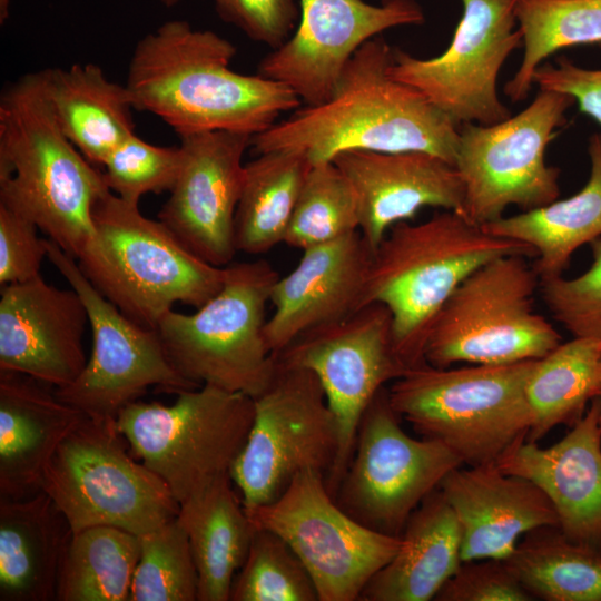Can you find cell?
I'll return each instance as SVG.
<instances>
[{"mask_svg": "<svg viewBox=\"0 0 601 601\" xmlns=\"http://www.w3.org/2000/svg\"><path fill=\"white\" fill-rule=\"evenodd\" d=\"M236 47L210 30L169 20L138 42L126 87L136 110L148 111L180 137L230 131L258 135L302 100L286 85L233 71Z\"/></svg>", "mask_w": 601, "mask_h": 601, "instance_id": "cell-1", "label": "cell"}, {"mask_svg": "<svg viewBox=\"0 0 601 601\" xmlns=\"http://www.w3.org/2000/svg\"><path fill=\"white\" fill-rule=\"evenodd\" d=\"M392 59L393 49L382 36L367 40L326 101L298 107L253 136V151L296 150L316 164L346 150H420L454 166L460 127L416 89L393 79Z\"/></svg>", "mask_w": 601, "mask_h": 601, "instance_id": "cell-2", "label": "cell"}, {"mask_svg": "<svg viewBox=\"0 0 601 601\" xmlns=\"http://www.w3.org/2000/svg\"><path fill=\"white\" fill-rule=\"evenodd\" d=\"M106 189L102 171L62 131L43 70L9 85L0 97V205L77 259L93 234V204Z\"/></svg>", "mask_w": 601, "mask_h": 601, "instance_id": "cell-3", "label": "cell"}, {"mask_svg": "<svg viewBox=\"0 0 601 601\" xmlns=\"http://www.w3.org/2000/svg\"><path fill=\"white\" fill-rule=\"evenodd\" d=\"M508 255L535 256L455 210L397 223L373 252L362 306L381 303L390 311L396 354L407 368L416 366L425 362L427 334L447 298L474 270Z\"/></svg>", "mask_w": 601, "mask_h": 601, "instance_id": "cell-4", "label": "cell"}, {"mask_svg": "<svg viewBox=\"0 0 601 601\" xmlns=\"http://www.w3.org/2000/svg\"><path fill=\"white\" fill-rule=\"evenodd\" d=\"M91 217L93 234L78 265L104 297L139 325L155 329L174 304L197 308L221 288L226 266L199 258L137 204L106 189Z\"/></svg>", "mask_w": 601, "mask_h": 601, "instance_id": "cell-5", "label": "cell"}, {"mask_svg": "<svg viewBox=\"0 0 601 601\" xmlns=\"http://www.w3.org/2000/svg\"><path fill=\"white\" fill-rule=\"evenodd\" d=\"M536 359L410 367L387 387L392 407L421 437L450 447L467 466L496 463L526 440V383Z\"/></svg>", "mask_w": 601, "mask_h": 601, "instance_id": "cell-6", "label": "cell"}, {"mask_svg": "<svg viewBox=\"0 0 601 601\" xmlns=\"http://www.w3.org/2000/svg\"><path fill=\"white\" fill-rule=\"evenodd\" d=\"M278 277L262 258L230 263L221 288L194 313H166L155 331L173 367L197 385L263 393L277 368L264 327Z\"/></svg>", "mask_w": 601, "mask_h": 601, "instance_id": "cell-7", "label": "cell"}, {"mask_svg": "<svg viewBox=\"0 0 601 601\" xmlns=\"http://www.w3.org/2000/svg\"><path fill=\"white\" fill-rule=\"evenodd\" d=\"M539 286L540 278L523 255L497 257L481 266L437 313L426 337L425 362L450 367L542 358L562 337L535 312Z\"/></svg>", "mask_w": 601, "mask_h": 601, "instance_id": "cell-8", "label": "cell"}, {"mask_svg": "<svg viewBox=\"0 0 601 601\" xmlns=\"http://www.w3.org/2000/svg\"><path fill=\"white\" fill-rule=\"evenodd\" d=\"M115 418L83 415L47 464L41 491L72 533L110 525L137 535L175 519L179 503L165 482L129 454Z\"/></svg>", "mask_w": 601, "mask_h": 601, "instance_id": "cell-9", "label": "cell"}, {"mask_svg": "<svg viewBox=\"0 0 601 601\" xmlns=\"http://www.w3.org/2000/svg\"><path fill=\"white\" fill-rule=\"evenodd\" d=\"M176 395L171 405L135 401L116 424L180 504L230 474L253 423L254 398L208 384Z\"/></svg>", "mask_w": 601, "mask_h": 601, "instance_id": "cell-10", "label": "cell"}, {"mask_svg": "<svg viewBox=\"0 0 601 601\" xmlns=\"http://www.w3.org/2000/svg\"><path fill=\"white\" fill-rule=\"evenodd\" d=\"M573 102L569 95L540 90L526 108L503 121L461 125L454 162L464 186L460 213L483 226L503 217L510 206L525 211L556 200L560 170L546 164L545 151Z\"/></svg>", "mask_w": 601, "mask_h": 601, "instance_id": "cell-11", "label": "cell"}, {"mask_svg": "<svg viewBox=\"0 0 601 601\" xmlns=\"http://www.w3.org/2000/svg\"><path fill=\"white\" fill-rule=\"evenodd\" d=\"M338 449V425L317 376L277 363L272 382L254 398L253 423L230 477L244 508H255L276 500L303 471L327 476Z\"/></svg>", "mask_w": 601, "mask_h": 601, "instance_id": "cell-12", "label": "cell"}, {"mask_svg": "<svg viewBox=\"0 0 601 601\" xmlns=\"http://www.w3.org/2000/svg\"><path fill=\"white\" fill-rule=\"evenodd\" d=\"M387 387L366 407L354 450L334 499L361 524L401 536L413 511L462 460L443 443L410 436Z\"/></svg>", "mask_w": 601, "mask_h": 601, "instance_id": "cell-13", "label": "cell"}, {"mask_svg": "<svg viewBox=\"0 0 601 601\" xmlns=\"http://www.w3.org/2000/svg\"><path fill=\"white\" fill-rule=\"evenodd\" d=\"M255 528L278 534L302 560L319 601H356L386 565L401 536L372 530L348 515L326 485L325 474H297L274 501L245 508Z\"/></svg>", "mask_w": 601, "mask_h": 601, "instance_id": "cell-14", "label": "cell"}, {"mask_svg": "<svg viewBox=\"0 0 601 601\" xmlns=\"http://www.w3.org/2000/svg\"><path fill=\"white\" fill-rule=\"evenodd\" d=\"M275 359L313 372L335 415L339 449L326 476L334 497L352 457L363 413L386 384L407 370L394 348L391 313L381 303L366 304L339 321L299 335Z\"/></svg>", "mask_w": 601, "mask_h": 601, "instance_id": "cell-15", "label": "cell"}, {"mask_svg": "<svg viewBox=\"0 0 601 601\" xmlns=\"http://www.w3.org/2000/svg\"><path fill=\"white\" fill-rule=\"evenodd\" d=\"M47 258L81 297L92 333L90 357L68 386L56 388L63 402L92 418H115L149 387L178 393L197 388L168 361L157 332L139 325L104 297L76 258L46 239Z\"/></svg>", "mask_w": 601, "mask_h": 601, "instance_id": "cell-16", "label": "cell"}, {"mask_svg": "<svg viewBox=\"0 0 601 601\" xmlns=\"http://www.w3.org/2000/svg\"><path fill=\"white\" fill-rule=\"evenodd\" d=\"M463 13L440 56L421 59L393 49L390 76L406 83L459 127L493 125L511 117L497 93L509 56L522 46L515 0H461Z\"/></svg>", "mask_w": 601, "mask_h": 601, "instance_id": "cell-17", "label": "cell"}, {"mask_svg": "<svg viewBox=\"0 0 601 601\" xmlns=\"http://www.w3.org/2000/svg\"><path fill=\"white\" fill-rule=\"evenodd\" d=\"M416 0H300L294 33L258 63V75L290 88L308 106L326 101L356 50L384 30L422 24Z\"/></svg>", "mask_w": 601, "mask_h": 601, "instance_id": "cell-18", "label": "cell"}, {"mask_svg": "<svg viewBox=\"0 0 601 601\" xmlns=\"http://www.w3.org/2000/svg\"><path fill=\"white\" fill-rule=\"evenodd\" d=\"M250 139L230 131L180 137L181 166L158 213L189 250L214 266L229 265L237 253L234 220Z\"/></svg>", "mask_w": 601, "mask_h": 601, "instance_id": "cell-19", "label": "cell"}, {"mask_svg": "<svg viewBox=\"0 0 601 601\" xmlns=\"http://www.w3.org/2000/svg\"><path fill=\"white\" fill-rule=\"evenodd\" d=\"M87 308L73 289L41 275L1 286L0 370L32 376L55 388L71 384L87 364Z\"/></svg>", "mask_w": 601, "mask_h": 601, "instance_id": "cell-20", "label": "cell"}, {"mask_svg": "<svg viewBox=\"0 0 601 601\" xmlns=\"http://www.w3.org/2000/svg\"><path fill=\"white\" fill-rule=\"evenodd\" d=\"M332 161L355 191L359 233L373 252L395 224L411 221L423 207L462 210L460 174L436 155L346 150Z\"/></svg>", "mask_w": 601, "mask_h": 601, "instance_id": "cell-21", "label": "cell"}, {"mask_svg": "<svg viewBox=\"0 0 601 601\" xmlns=\"http://www.w3.org/2000/svg\"><path fill=\"white\" fill-rule=\"evenodd\" d=\"M373 250L359 230L303 250L296 267L273 285L264 335L275 356L299 335L362 306Z\"/></svg>", "mask_w": 601, "mask_h": 601, "instance_id": "cell-22", "label": "cell"}, {"mask_svg": "<svg viewBox=\"0 0 601 601\" xmlns=\"http://www.w3.org/2000/svg\"><path fill=\"white\" fill-rule=\"evenodd\" d=\"M496 465L544 492L568 539L601 552V430L595 398L562 440L548 447L520 442Z\"/></svg>", "mask_w": 601, "mask_h": 601, "instance_id": "cell-23", "label": "cell"}, {"mask_svg": "<svg viewBox=\"0 0 601 601\" xmlns=\"http://www.w3.org/2000/svg\"><path fill=\"white\" fill-rule=\"evenodd\" d=\"M440 490L460 524L462 562L506 560L521 536L544 526L559 528L544 492L526 479L502 472L496 463L456 467Z\"/></svg>", "mask_w": 601, "mask_h": 601, "instance_id": "cell-24", "label": "cell"}, {"mask_svg": "<svg viewBox=\"0 0 601 601\" xmlns=\"http://www.w3.org/2000/svg\"><path fill=\"white\" fill-rule=\"evenodd\" d=\"M83 415L59 398L53 386L0 370V497L41 491L47 464Z\"/></svg>", "mask_w": 601, "mask_h": 601, "instance_id": "cell-25", "label": "cell"}, {"mask_svg": "<svg viewBox=\"0 0 601 601\" xmlns=\"http://www.w3.org/2000/svg\"><path fill=\"white\" fill-rule=\"evenodd\" d=\"M71 536L68 520L43 491L0 497V601L56 600Z\"/></svg>", "mask_w": 601, "mask_h": 601, "instance_id": "cell-26", "label": "cell"}, {"mask_svg": "<svg viewBox=\"0 0 601 601\" xmlns=\"http://www.w3.org/2000/svg\"><path fill=\"white\" fill-rule=\"evenodd\" d=\"M462 535L439 489L407 519L393 559L365 585L361 601H428L462 564Z\"/></svg>", "mask_w": 601, "mask_h": 601, "instance_id": "cell-27", "label": "cell"}, {"mask_svg": "<svg viewBox=\"0 0 601 601\" xmlns=\"http://www.w3.org/2000/svg\"><path fill=\"white\" fill-rule=\"evenodd\" d=\"M47 92L58 122L93 165L135 134V109L126 85L109 80L93 63L45 69Z\"/></svg>", "mask_w": 601, "mask_h": 601, "instance_id": "cell-28", "label": "cell"}, {"mask_svg": "<svg viewBox=\"0 0 601 601\" xmlns=\"http://www.w3.org/2000/svg\"><path fill=\"white\" fill-rule=\"evenodd\" d=\"M588 154L590 176L578 193L482 226L531 247L540 279L563 275L574 252L601 237V132L589 138Z\"/></svg>", "mask_w": 601, "mask_h": 601, "instance_id": "cell-29", "label": "cell"}, {"mask_svg": "<svg viewBox=\"0 0 601 601\" xmlns=\"http://www.w3.org/2000/svg\"><path fill=\"white\" fill-rule=\"evenodd\" d=\"M231 481L224 474L179 504L177 518L198 574V601H229L256 529Z\"/></svg>", "mask_w": 601, "mask_h": 601, "instance_id": "cell-30", "label": "cell"}, {"mask_svg": "<svg viewBox=\"0 0 601 601\" xmlns=\"http://www.w3.org/2000/svg\"><path fill=\"white\" fill-rule=\"evenodd\" d=\"M312 161L302 151L257 155L245 164L234 220L237 252L259 255L285 240Z\"/></svg>", "mask_w": 601, "mask_h": 601, "instance_id": "cell-31", "label": "cell"}, {"mask_svg": "<svg viewBox=\"0 0 601 601\" xmlns=\"http://www.w3.org/2000/svg\"><path fill=\"white\" fill-rule=\"evenodd\" d=\"M600 359L601 339L572 337L535 361L525 390L532 417L525 441L536 443L582 417L594 398Z\"/></svg>", "mask_w": 601, "mask_h": 601, "instance_id": "cell-32", "label": "cell"}, {"mask_svg": "<svg viewBox=\"0 0 601 601\" xmlns=\"http://www.w3.org/2000/svg\"><path fill=\"white\" fill-rule=\"evenodd\" d=\"M504 561L533 599L601 601V552L556 526L526 533Z\"/></svg>", "mask_w": 601, "mask_h": 601, "instance_id": "cell-33", "label": "cell"}, {"mask_svg": "<svg viewBox=\"0 0 601 601\" xmlns=\"http://www.w3.org/2000/svg\"><path fill=\"white\" fill-rule=\"evenodd\" d=\"M139 554V535L120 528L97 525L72 533L56 600L129 601Z\"/></svg>", "mask_w": 601, "mask_h": 601, "instance_id": "cell-34", "label": "cell"}, {"mask_svg": "<svg viewBox=\"0 0 601 601\" xmlns=\"http://www.w3.org/2000/svg\"><path fill=\"white\" fill-rule=\"evenodd\" d=\"M523 57L503 90L512 102L528 98L533 75L559 50L601 42V0H515Z\"/></svg>", "mask_w": 601, "mask_h": 601, "instance_id": "cell-35", "label": "cell"}, {"mask_svg": "<svg viewBox=\"0 0 601 601\" xmlns=\"http://www.w3.org/2000/svg\"><path fill=\"white\" fill-rule=\"evenodd\" d=\"M359 230L355 191L333 161L313 164L284 243L305 250Z\"/></svg>", "mask_w": 601, "mask_h": 601, "instance_id": "cell-36", "label": "cell"}, {"mask_svg": "<svg viewBox=\"0 0 601 601\" xmlns=\"http://www.w3.org/2000/svg\"><path fill=\"white\" fill-rule=\"evenodd\" d=\"M129 601H196L198 574L178 518L139 535Z\"/></svg>", "mask_w": 601, "mask_h": 601, "instance_id": "cell-37", "label": "cell"}, {"mask_svg": "<svg viewBox=\"0 0 601 601\" xmlns=\"http://www.w3.org/2000/svg\"><path fill=\"white\" fill-rule=\"evenodd\" d=\"M229 601H319L302 560L275 532L255 529Z\"/></svg>", "mask_w": 601, "mask_h": 601, "instance_id": "cell-38", "label": "cell"}, {"mask_svg": "<svg viewBox=\"0 0 601 601\" xmlns=\"http://www.w3.org/2000/svg\"><path fill=\"white\" fill-rule=\"evenodd\" d=\"M181 160L180 146H155L134 134L107 157L102 175L110 191L139 205L147 194L170 191Z\"/></svg>", "mask_w": 601, "mask_h": 601, "instance_id": "cell-39", "label": "cell"}, {"mask_svg": "<svg viewBox=\"0 0 601 601\" xmlns=\"http://www.w3.org/2000/svg\"><path fill=\"white\" fill-rule=\"evenodd\" d=\"M592 263L582 274L541 278L539 292L553 318L572 337L601 339V237L590 244Z\"/></svg>", "mask_w": 601, "mask_h": 601, "instance_id": "cell-40", "label": "cell"}, {"mask_svg": "<svg viewBox=\"0 0 601 601\" xmlns=\"http://www.w3.org/2000/svg\"><path fill=\"white\" fill-rule=\"evenodd\" d=\"M437 601H531L504 560L483 559L462 562L443 584Z\"/></svg>", "mask_w": 601, "mask_h": 601, "instance_id": "cell-41", "label": "cell"}, {"mask_svg": "<svg viewBox=\"0 0 601 601\" xmlns=\"http://www.w3.org/2000/svg\"><path fill=\"white\" fill-rule=\"evenodd\" d=\"M217 14L252 40L272 50L280 47L298 20L295 0H214Z\"/></svg>", "mask_w": 601, "mask_h": 601, "instance_id": "cell-42", "label": "cell"}, {"mask_svg": "<svg viewBox=\"0 0 601 601\" xmlns=\"http://www.w3.org/2000/svg\"><path fill=\"white\" fill-rule=\"evenodd\" d=\"M27 218L0 205V285L22 283L40 274L46 239Z\"/></svg>", "mask_w": 601, "mask_h": 601, "instance_id": "cell-43", "label": "cell"}, {"mask_svg": "<svg viewBox=\"0 0 601 601\" xmlns=\"http://www.w3.org/2000/svg\"><path fill=\"white\" fill-rule=\"evenodd\" d=\"M540 90L571 96L579 110L601 125V69H587L562 56L555 65L542 63L533 75Z\"/></svg>", "mask_w": 601, "mask_h": 601, "instance_id": "cell-44", "label": "cell"}, {"mask_svg": "<svg viewBox=\"0 0 601 601\" xmlns=\"http://www.w3.org/2000/svg\"><path fill=\"white\" fill-rule=\"evenodd\" d=\"M594 398L599 403V425H600V430H601V359H600V364H599L598 381H597V388H595Z\"/></svg>", "mask_w": 601, "mask_h": 601, "instance_id": "cell-45", "label": "cell"}, {"mask_svg": "<svg viewBox=\"0 0 601 601\" xmlns=\"http://www.w3.org/2000/svg\"><path fill=\"white\" fill-rule=\"evenodd\" d=\"M10 0H0V23L6 22L9 16Z\"/></svg>", "mask_w": 601, "mask_h": 601, "instance_id": "cell-46", "label": "cell"}, {"mask_svg": "<svg viewBox=\"0 0 601 601\" xmlns=\"http://www.w3.org/2000/svg\"><path fill=\"white\" fill-rule=\"evenodd\" d=\"M160 1L166 7H173L177 4L178 2H180L181 0H160Z\"/></svg>", "mask_w": 601, "mask_h": 601, "instance_id": "cell-47", "label": "cell"}]
</instances>
